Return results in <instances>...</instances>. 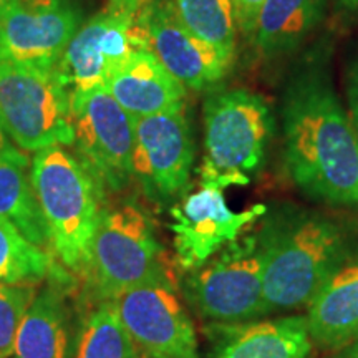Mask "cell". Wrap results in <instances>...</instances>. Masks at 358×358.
I'll list each match as a JSON object with an SVG mask.
<instances>
[{"instance_id":"10","label":"cell","mask_w":358,"mask_h":358,"mask_svg":"<svg viewBox=\"0 0 358 358\" xmlns=\"http://www.w3.org/2000/svg\"><path fill=\"white\" fill-rule=\"evenodd\" d=\"M111 302L141 358H199L194 324L171 274L128 289Z\"/></svg>"},{"instance_id":"4","label":"cell","mask_w":358,"mask_h":358,"mask_svg":"<svg viewBox=\"0 0 358 358\" xmlns=\"http://www.w3.org/2000/svg\"><path fill=\"white\" fill-rule=\"evenodd\" d=\"M274 133L266 98L248 88L217 90L204 101V148L201 185L227 189L245 186L262 168Z\"/></svg>"},{"instance_id":"1","label":"cell","mask_w":358,"mask_h":358,"mask_svg":"<svg viewBox=\"0 0 358 358\" xmlns=\"http://www.w3.org/2000/svg\"><path fill=\"white\" fill-rule=\"evenodd\" d=\"M280 122L285 168L297 189L330 208L358 209V141L320 57L289 77Z\"/></svg>"},{"instance_id":"2","label":"cell","mask_w":358,"mask_h":358,"mask_svg":"<svg viewBox=\"0 0 358 358\" xmlns=\"http://www.w3.org/2000/svg\"><path fill=\"white\" fill-rule=\"evenodd\" d=\"M257 236L264 317L306 308L327 279L353 257L350 236L342 224L297 204L267 208Z\"/></svg>"},{"instance_id":"29","label":"cell","mask_w":358,"mask_h":358,"mask_svg":"<svg viewBox=\"0 0 358 358\" xmlns=\"http://www.w3.org/2000/svg\"><path fill=\"white\" fill-rule=\"evenodd\" d=\"M17 146H12L10 140H8V134L6 133V129H3L2 123H0V155H6V153H10V151L15 150Z\"/></svg>"},{"instance_id":"9","label":"cell","mask_w":358,"mask_h":358,"mask_svg":"<svg viewBox=\"0 0 358 358\" xmlns=\"http://www.w3.org/2000/svg\"><path fill=\"white\" fill-rule=\"evenodd\" d=\"M140 50L148 47L136 12L110 7L80 27L58 60L55 75L69 96L106 88Z\"/></svg>"},{"instance_id":"25","label":"cell","mask_w":358,"mask_h":358,"mask_svg":"<svg viewBox=\"0 0 358 358\" xmlns=\"http://www.w3.org/2000/svg\"><path fill=\"white\" fill-rule=\"evenodd\" d=\"M343 83H345L347 113L358 141V45L347 62L345 80H343Z\"/></svg>"},{"instance_id":"24","label":"cell","mask_w":358,"mask_h":358,"mask_svg":"<svg viewBox=\"0 0 358 358\" xmlns=\"http://www.w3.org/2000/svg\"><path fill=\"white\" fill-rule=\"evenodd\" d=\"M34 299V285L0 284V358L13 355L17 332Z\"/></svg>"},{"instance_id":"26","label":"cell","mask_w":358,"mask_h":358,"mask_svg":"<svg viewBox=\"0 0 358 358\" xmlns=\"http://www.w3.org/2000/svg\"><path fill=\"white\" fill-rule=\"evenodd\" d=\"M264 3H266V0H234L237 25L248 37L252 32L254 24H256L257 15Z\"/></svg>"},{"instance_id":"7","label":"cell","mask_w":358,"mask_h":358,"mask_svg":"<svg viewBox=\"0 0 358 358\" xmlns=\"http://www.w3.org/2000/svg\"><path fill=\"white\" fill-rule=\"evenodd\" d=\"M0 123L22 151L73 145L70 96L52 70L0 58Z\"/></svg>"},{"instance_id":"12","label":"cell","mask_w":358,"mask_h":358,"mask_svg":"<svg viewBox=\"0 0 358 358\" xmlns=\"http://www.w3.org/2000/svg\"><path fill=\"white\" fill-rule=\"evenodd\" d=\"M82 20L73 0H8L0 15V58L55 71Z\"/></svg>"},{"instance_id":"28","label":"cell","mask_w":358,"mask_h":358,"mask_svg":"<svg viewBox=\"0 0 358 358\" xmlns=\"http://www.w3.org/2000/svg\"><path fill=\"white\" fill-rule=\"evenodd\" d=\"M330 358H358V340L348 343V345L338 348Z\"/></svg>"},{"instance_id":"20","label":"cell","mask_w":358,"mask_h":358,"mask_svg":"<svg viewBox=\"0 0 358 358\" xmlns=\"http://www.w3.org/2000/svg\"><path fill=\"white\" fill-rule=\"evenodd\" d=\"M29 156L20 148L0 155V217L6 219L45 252H52V239L30 181Z\"/></svg>"},{"instance_id":"3","label":"cell","mask_w":358,"mask_h":358,"mask_svg":"<svg viewBox=\"0 0 358 358\" xmlns=\"http://www.w3.org/2000/svg\"><path fill=\"white\" fill-rule=\"evenodd\" d=\"M30 181L62 264L83 274L105 213V189L73 153L60 145L34 155Z\"/></svg>"},{"instance_id":"11","label":"cell","mask_w":358,"mask_h":358,"mask_svg":"<svg viewBox=\"0 0 358 358\" xmlns=\"http://www.w3.org/2000/svg\"><path fill=\"white\" fill-rule=\"evenodd\" d=\"M194 138L185 110L134 118L133 181L151 203L164 206L189 185Z\"/></svg>"},{"instance_id":"6","label":"cell","mask_w":358,"mask_h":358,"mask_svg":"<svg viewBox=\"0 0 358 358\" xmlns=\"http://www.w3.org/2000/svg\"><path fill=\"white\" fill-rule=\"evenodd\" d=\"M182 297L208 324L264 319L262 252L257 231L241 236L182 277Z\"/></svg>"},{"instance_id":"21","label":"cell","mask_w":358,"mask_h":358,"mask_svg":"<svg viewBox=\"0 0 358 358\" xmlns=\"http://www.w3.org/2000/svg\"><path fill=\"white\" fill-rule=\"evenodd\" d=\"M174 12L189 32L234 62L237 15L234 0H173Z\"/></svg>"},{"instance_id":"8","label":"cell","mask_w":358,"mask_h":358,"mask_svg":"<svg viewBox=\"0 0 358 358\" xmlns=\"http://www.w3.org/2000/svg\"><path fill=\"white\" fill-rule=\"evenodd\" d=\"M75 156L105 191L120 192L133 181L134 118L105 87L70 95Z\"/></svg>"},{"instance_id":"17","label":"cell","mask_w":358,"mask_h":358,"mask_svg":"<svg viewBox=\"0 0 358 358\" xmlns=\"http://www.w3.org/2000/svg\"><path fill=\"white\" fill-rule=\"evenodd\" d=\"M106 90L133 118L185 110L186 87L150 50L134 53Z\"/></svg>"},{"instance_id":"18","label":"cell","mask_w":358,"mask_h":358,"mask_svg":"<svg viewBox=\"0 0 358 358\" xmlns=\"http://www.w3.org/2000/svg\"><path fill=\"white\" fill-rule=\"evenodd\" d=\"M327 0H266L250 43L264 58H280L297 50L320 24Z\"/></svg>"},{"instance_id":"31","label":"cell","mask_w":358,"mask_h":358,"mask_svg":"<svg viewBox=\"0 0 358 358\" xmlns=\"http://www.w3.org/2000/svg\"><path fill=\"white\" fill-rule=\"evenodd\" d=\"M7 3H8V0H0V15H2L3 8L7 7Z\"/></svg>"},{"instance_id":"15","label":"cell","mask_w":358,"mask_h":358,"mask_svg":"<svg viewBox=\"0 0 358 358\" xmlns=\"http://www.w3.org/2000/svg\"><path fill=\"white\" fill-rule=\"evenodd\" d=\"M206 358H308L312 338L306 315L209 324Z\"/></svg>"},{"instance_id":"27","label":"cell","mask_w":358,"mask_h":358,"mask_svg":"<svg viewBox=\"0 0 358 358\" xmlns=\"http://www.w3.org/2000/svg\"><path fill=\"white\" fill-rule=\"evenodd\" d=\"M146 0H110V7L120 8V10H127V12H138L143 3Z\"/></svg>"},{"instance_id":"14","label":"cell","mask_w":358,"mask_h":358,"mask_svg":"<svg viewBox=\"0 0 358 358\" xmlns=\"http://www.w3.org/2000/svg\"><path fill=\"white\" fill-rule=\"evenodd\" d=\"M136 17L148 50L186 88L214 87L231 70L232 64L179 22L173 0H146Z\"/></svg>"},{"instance_id":"23","label":"cell","mask_w":358,"mask_h":358,"mask_svg":"<svg viewBox=\"0 0 358 358\" xmlns=\"http://www.w3.org/2000/svg\"><path fill=\"white\" fill-rule=\"evenodd\" d=\"M50 254L0 217V284L35 285L52 272Z\"/></svg>"},{"instance_id":"19","label":"cell","mask_w":358,"mask_h":358,"mask_svg":"<svg viewBox=\"0 0 358 358\" xmlns=\"http://www.w3.org/2000/svg\"><path fill=\"white\" fill-rule=\"evenodd\" d=\"M70 310L64 295L48 285L35 295L19 327L13 358H71Z\"/></svg>"},{"instance_id":"5","label":"cell","mask_w":358,"mask_h":358,"mask_svg":"<svg viewBox=\"0 0 358 358\" xmlns=\"http://www.w3.org/2000/svg\"><path fill=\"white\" fill-rule=\"evenodd\" d=\"M163 256L153 219L140 204L105 208L83 272L92 297L111 302L128 289L169 275Z\"/></svg>"},{"instance_id":"16","label":"cell","mask_w":358,"mask_h":358,"mask_svg":"<svg viewBox=\"0 0 358 358\" xmlns=\"http://www.w3.org/2000/svg\"><path fill=\"white\" fill-rule=\"evenodd\" d=\"M312 343L335 352L358 340V256L343 264L307 306Z\"/></svg>"},{"instance_id":"22","label":"cell","mask_w":358,"mask_h":358,"mask_svg":"<svg viewBox=\"0 0 358 358\" xmlns=\"http://www.w3.org/2000/svg\"><path fill=\"white\" fill-rule=\"evenodd\" d=\"M71 358H141L113 302H100L82 322Z\"/></svg>"},{"instance_id":"30","label":"cell","mask_w":358,"mask_h":358,"mask_svg":"<svg viewBox=\"0 0 358 358\" xmlns=\"http://www.w3.org/2000/svg\"><path fill=\"white\" fill-rule=\"evenodd\" d=\"M337 3L343 8H350V10L358 8V0H337Z\"/></svg>"},{"instance_id":"13","label":"cell","mask_w":358,"mask_h":358,"mask_svg":"<svg viewBox=\"0 0 358 358\" xmlns=\"http://www.w3.org/2000/svg\"><path fill=\"white\" fill-rule=\"evenodd\" d=\"M266 204H256L244 211H232L224 198V189L201 185L192 194L173 204L171 231L179 267L187 272L201 266L214 254L234 243L250 224L261 221Z\"/></svg>"}]
</instances>
